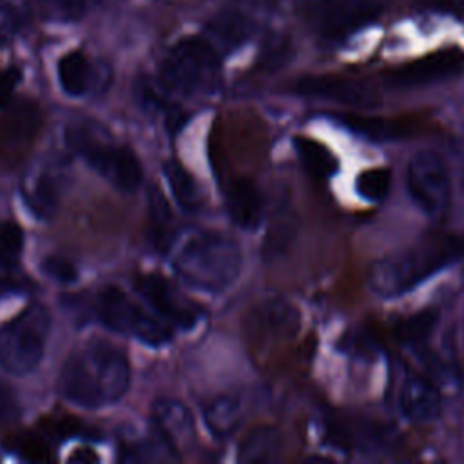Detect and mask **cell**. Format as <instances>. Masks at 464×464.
<instances>
[{
  "label": "cell",
  "mask_w": 464,
  "mask_h": 464,
  "mask_svg": "<svg viewBox=\"0 0 464 464\" xmlns=\"http://www.w3.org/2000/svg\"><path fill=\"white\" fill-rule=\"evenodd\" d=\"M263 196L248 178L234 179L227 187V212L237 227L256 228L263 219Z\"/></svg>",
  "instance_id": "d6986e66"
},
{
  "label": "cell",
  "mask_w": 464,
  "mask_h": 464,
  "mask_svg": "<svg viewBox=\"0 0 464 464\" xmlns=\"http://www.w3.org/2000/svg\"><path fill=\"white\" fill-rule=\"evenodd\" d=\"M94 310L98 319L112 332L132 335L145 344L161 346L172 337V326L156 314H147L123 290L107 286L98 294Z\"/></svg>",
  "instance_id": "8992f818"
},
{
  "label": "cell",
  "mask_w": 464,
  "mask_h": 464,
  "mask_svg": "<svg viewBox=\"0 0 464 464\" xmlns=\"http://www.w3.org/2000/svg\"><path fill=\"white\" fill-rule=\"evenodd\" d=\"M24 22L25 14L18 5L11 2H0V44L13 38Z\"/></svg>",
  "instance_id": "4dcf8cb0"
},
{
  "label": "cell",
  "mask_w": 464,
  "mask_h": 464,
  "mask_svg": "<svg viewBox=\"0 0 464 464\" xmlns=\"http://www.w3.org/2000/svg\"><path fill=\"white\" fill-rule=\"evenodd\" d=\"M149 219H150V230L152 239L158 248L165 250L174 232L170 230V210L163 198V194L156 188H149Z\"/></svg>",
  "instance_id": "484cf974"
},
{
  "label": "cell",
  "mask_w": 464,
  "mask_h": 464,
  "mask_svg": "<svg viewBox=\"0 0 464 464\" xmlns=\"http://www.w3.org/2000/svg\"><path fill=\"white\" fill-rule=\"evenodd\" d=\"M163 174L165 179L170 187V192L179 205L181 210L185 212H196L201 208V190L192 178V174L176 160H169L163 163Z\"/></svg>",
  "instance_id": "44dd1931"
},
{
  "label": "cell",
  "mask_w": 464,
  "mask_h": 464,
  "mask_svg": "<svg viewBox=\"0 0 464 464\" xmlns=\"http://www.w3.org/2000/svg\"><path fill=\"white\" fill-rule=\"evenodd\" d=\"M24 250V232L13 221H0V266L14 268Z\"/></svg>",
  "instance_id": "f1b7e54d"
},
{
  "label": "cell",
  "mask_w": 464,
  "mask_h": 464,
  "mask_svg": "<svg viewBox=\"0 0 464 464\" xmlns=\"http://www.w3.org/2000/svg\"><path fill=\"white\" fill-rule=\"evenodd\" d=\"M241 402L234 397L221 395L210 401L203 411L207 428L216 439H228L241 422Z\"/></svg>",
  "instance_id": "7402d4cb"
},
{
  "label": "cell",
  "mask_w": 464,
  "mask_h": 464,
  "mask_svg": "<svg viewBox=\"0 0 464 464\" xmlns=\"http://www.w3.org/2000/svg\"><path fill=\"white\" fill-rule=\"evenodd\" d=\"M42 270L47 277L63 285L74 283L78 279V268L74 266V263L62 256H47L42 261Z\"/></svg>",
  "instance_id": "f546056e"
},
{
  "label": "cell",
  "mask_w": 464,
  "mask_h": 464,
  "mask_svg": "<svg viewBox=\"0 0 464 464\" xmlns=\"http://www.w3.org/2000/svg\"><path fill=\"white\" fill-rule=\"evenodd\" d=\"M283 450L281 433L272 426H259L252 430L239 444L237 459L241 462H274Z\"/></svg>",
  "instance_id": "ffe728a7"
},
{
  "label": "cell",
  "mask_w": 464,
  "mask_h": 464,
  "mask_svg": "<svg viewBox=\"0 0 464 464\" xmlns=\"http://www.w3.org/2000/svg\"><path fill=\"white\" fill-rule=\"evenodd\" d=\"M343 348L352 352L353 355H372V352L375 350V344H373V339L366 335V332H355L344 339Z\"/></svg>",
  "instance_id": "836d02e7"
},
{
  "label": "cell",
  "mask_w": 464,
  "mask_h": 464,
  "mask_svg": "<svg viewBox=\"0 0 464 464\" xmlns=\"http://www.w3.org/2000/svg\"><path fill=\"white\" fill-rule=\"evenodd\" d=\"M248 321V334L256 341H281L299 326L297 310L285 299H268L252 308Z\"/></svg>",
  "instance_id": "9a60e30c"
},
{
  "label": "cell",
  "mask_w": 464,
  "mask_h": 464,
  "mask_svg": "<svg viewBox=\"0 0 464 464\" xmlns=\"http://www.w3.org/2000/svg\"><path fill=\"white\" fill-rule=\"evenodd\" d=\"M464 259V232H437L375 261L368 285L381 297L402 295L437 272Z\"/></svg>",
  "instance_id": "7a4b0ae2"
},
{
  "label": "cell",
  "mask_w": 464,
  "mask_h": 464,
  "mask_svg": "<svg viewBox=\"0 0 464 464\" xmlns=\"http://www.w3.org/2000/svg\"><path fill=\"white\" fill-rule=\"evenodd\" d=\"M464 69V51L457 47L439 49L417 58L386 74V83L393 89H413L431 85L459 74Z\"/></svg>",
  "instance_id": "30bf717a"
},
{
  "label": "cell",
  "mask_w": 464,
  "mask_h": 464,
  "mask_svg": "<svg viewBox=\"0 0 464 464\" xmlns=\"http://www.w3.org/2000/svg\"><path fill=\"white\" fill-rule=\"evenodd\" d=\"M20 78H22V74L16 67H7V69L0 71V107L7 105L11 102Z\"/></svg>",
  "instance_id": "d6a6232c"
},
{
  "label": "cell",
  "mask_w": 464,
  "mask_h": 464,
  "mask_svg": "<svg viewBox=\"0 0 464 464\" xmlns=\"http://www.w3.org/2000/svg\"><path fill=\"white\" fill-rule=\"evenodd\" d=\"M343 125H346L350 130L366 136L375 141H388L397 140L402 136V127L390 120H379V118H364V116H346L341 120Z\"/></svg>",
  "instance_id": "4316f807"
},
{
  "label": "cell",
  "mask_w": 464,
  "mask_h": 464,
  "mask_svg": "<svg viewBox=\"0 0 464 464\" xmlns=\"http://www.w3.org/2000/svg\"><path fill=\"white\" fill-rule=\"evenodd\" d=\"M152 424L160 442L172 455L187 451L194 442V420L188 408L170 397H161L152 404Z\"/></svg>",
  "instance_id": "4fadbf2b"
},
{
  "label": "cell",
  "mask_w": 464,
  "mask_h": 464,
  "mask_svg": "<svg viewBox=\"0 0 464 464\" xmlns=\"http://www.w3.org/2000/svg\"><path fill=\"white\" fill-rule=\"evenodd\" d=\"M65 143L114 188L132 192L140 187L143 170L138 156L132 149L114 143L98 121L80 120L71 123L65 130Z\"/></svg>",
  "instance_id": "3957f363"
},
{
  "label": "cell",
  "mask_w": 464,
  "mask_h": 464,
  "mask_svg": "<svg viewBox=\"0 0 464 464\" xmlns=\"http://www.w3.org/2000/svg\"><path fill=\"white\" fill-rule=\"evenodd\" d=\"M136 292L149 303L152 312L174 328L188 330L198 321L201 312L187 301L163 276L143 274L136 279Z\"/></svg>",
  "instance_id": "9c48e42d"
},
{
  "label": "cell",
  "mask_w": 464,
  "mask_h": 464,
  "mask_svg": "<svg viewBox=\"0 0 464 464\" xmlns=\"http://www.w3.org/2000/svg\"><path fill=\"white\" fill-rule=\"evenodd\" d=\"M58 82L65 94L85 96L102 94L111 82V69L105 63H92L83 53L71 51L58 62Z\"/></svg>",
  "instance_id": "5bb4252c"
},
{
  "label": "cell",
  "mask_w": 464,
  "mask_h": 464,
  "mask_svg": "<svg viewBox=\"0 0 464 464\" xmlns=\"http://www.w3.org/2000/svg\"><path fill=\"white\" fill-rule=\"evenodd\" d=\"M406 187L413 203L430 218H440L451 199V178L446 161L435 150H419L411 156Z\"/></svg>",
  "instance_id": "52a82bcc"
},
{
  "label": "cell",
  "mask_w": 464,
  "mask_h": 464,
  "mask_svg": "<svg viewBox=\"0 0 464 464\" xmlns=\"http://www.w3.org/2000/svg\"><path fill=\"white\" fill-rule=\"evenodd\" d=\"M439 323V312L435 308H424L413 315L404 317L395 326V337L401 344L410 348H420L433 334Z\"/></svg>",
  "instance_id": "d4e9b609"
},
{
  "label": "cell",
  "mask_w": 464,
  "mask_h": 464,
  "mask_svg": "<svg viewBox=\"0 0 464 464\" xmlns=\"http://www.w3.org/2000/svg\"><path fill=\"white\" fill-rule=\"evenodd\" d=\"M294 92L299 96L328 100L352 107L377 105V96L366 83L334 74L304 76L294 83Z\"/></svg>",
  "instance_id": "7c38bea8"
},
{
  "label": "cell",
  "mask_w": 464,
  "mask_h": 464,
  "mask_svg": "<svg viewBox=\"0 0 464 464\" xmlns=\"http://www.w3.org/2000/svg\"><path fill=\"white\" fill-rule=\"evenodd\" d=\"M221 63L218 49L203 36L176 42L158 69V83L167 94L203 96L219 87Z\"/></svg>",
  "instance_id": "277c9868"
},
{
  "label": "cell",
  "mask_w": 464,
  "mask_h": 464,
  "mask_svg": "<svg viewBox=\"0 0 464 464\" xmlns=\"http://www.w3.org/2000/svg\"><path fill=\"white\" fill-rule=\"evenodd\" d=\"M62 190V174L49 165L38 170L27 172L22 183V194L25 205L40 219H51L58 208Z\"/></svg>",
  "instance_id": "ac0fdd59"
},
{
  "label": "cell",
  "mask_w": 464,
  "mask_h": 464,
  "mask_svg": "<svg viewBox=\"0 0 464 464\" xmlns=\"http://www.w3.org/2000/svg\"><path fill=\"white\" fill-rule=\"evenodd\" d=\"M51 328L47 306L33 303L0 326V366L13 375L33 372L45 352Z\"/></svg>",
  "instance_id": "5b68a950"
},
{
  "label": "cell",
  "mask_w": 464,
  "mask_h": 464,
  "mask_svg": "<svg viewBox=\"0 0 464 464\" xmlns=\"http://www.w3.org/2000/svg\"><path fill=\"white\" fill-rule=\"evenodd\" d=\"M440 393L431 379L410 375L399 392L401 413L410 422H431L440 413Z\"/></svg>",
  "instance_id": "e0dca14e"
},
{
  "label": "cell",
  "mask_w": 464,
  "mask_h": 464,
  "mask_svg": "<svg viewBox=\"0 0 464 464\" xmlns=\"http://www.w3.org/2000/svg\"><path fill=\"white\" fill-rule=\"evenodd\" d=\"M82 350L100 390L103 406L120 401L130 382V366L127 355L112 343L102 339L91 341Z\"/></svg>",
  "instance_id": "ba28073f"
},
{
  "label": "cell",
  "mask_w": 464,
  "mask_h": 464,
  "mask_svg": "<svg viewBox=\"0 0 464 464\" xmlns=\"http://www.w3.org/2000/svg\"><path fill=\"white\" fill-rule=\"evenodd\" d=\"M42 2L54 7L58 13H62V16H67V18L72 16L74 18V16H80L82 13H85V9L94 0H42Z\"/></svg>",
  "instance_id": "e575fe53"
},
{
  "label": "cell",
  "mask_w": 464,
  "mask_h": 464,
  "mask_svg": "<svg viewBox=\"0 0 464 464\" xmlns=\"http://www.w3.org/2000/svg\"><path fill=\"white\" fill-rule=\"evenodd\" d=\"M16 415H18L16 397L5 382H0V428L14 420Z\"/></svg>",
  "instance_id": "1f68e13d"
},
{
  "label": "cell",
  "mask_w": 464,
  "mask_h": 464,
  "mask_svg": "<svg viewBox=\"0 0 464 464\" xmlns=\"http://www.w3.org/2000/svg\"><path fill=\"white\" fill-rule=\"evenodd\" d=\"M392 187V170L384 167H373L362 170L355 179L357 194L370 203H381Z\"/></svg>",
  "instance_id": "83f0119b"
},
{
  "label": "cell",
  "mask_w": 464,
  "mask_h": 464,
  "mask_svg": "<svg viewBox=\"0 0 464 464\" xmlns=\"http://www.w3.org/2000/svg\"><path fill=\"white\" fill-rule=\"evenodd\" d=\"M381 13V0H335L321 9L317 31L326 40H341L375 22Z\"/></svg>",
  "instance_id": "8fae6325"
},
{
  "label": "cell",
  "mask_w": 464,
  "mask_h": 464,
  "mask_svg": "<svg viewBox=\"0 0 464 464\" xmlns=\"http://www.w3.org/2000/svg\"><path fill=\"white\" fill-rule=\"evenodd\" d=\"M174 272L192 288L221 292L230 286L241 270L239 245L214 230L185 228L174 232L163 250Z\"/></svg>",
  "instance_id": "6da1fadb"
},
{
  "label": "cell",
  "mask_w": 464,
  "mask_h": 464,
  "mask_svg": "<svg viewBox=\"0 0 464 464\" xmlns=\"http://www.w3.org/2000/svg\"><path fill=\"white\" fill-rule=\"evenodd\" d=\"M252 33V24L246 16L241 13H221L208 24V34L207 38L212 45L218 44L225 49H234L248 40Z\"/></svg>",
  "instance_id": "cb8c5ba5"
},
{
  "label": "cell",
  "mask_w": 464,
  "mask_h": 464,
  "mask_svg": "<svg viewBox=\"0 0 464 464\" xmlns=\"http://www.w3.org/2000/svg\"><path fill=\"white\" fill-rule=\"evenodd\" d=\"M58 392L65 401L80 408L96 410L103 406V401L100 397L98 386L92 379L82 348L72 352L63 362L58 375Z\"/></svg>",
  "instance_id": "2e32d148"
},
{
  "label": "cell",
  "mask_w": 464,
  "mask_h": 464,
  "mask_svg": "<svg viewBox=\"0 0 464 464\" xmlns=\"http://www.w3.org/2000/svg\"><path fill=\"white\" fill-rule=\"evenodd\" d=\"M326 0H297V4L299 5H303V7H319V5H323Z\"/></svg>",
  "instance_id": "d590c367"
},
{
  "label": "cell",
  "mask_w": 464,
  "mask_h": 464,
  "mask_svg": "<svg viewBox=\"0 0 464 464\" xmlns=\"http://www.w3.org/2000/svg\"><path fill=\"white\" fill-rule=\"evenodd\" d=\"M294 149L303 163V167L317 179H326L337 170V158L332 150L317 140L297 136L294 138Z\"/></svg>",
  "instance_id": "603a6c76"
}]
</instances>
